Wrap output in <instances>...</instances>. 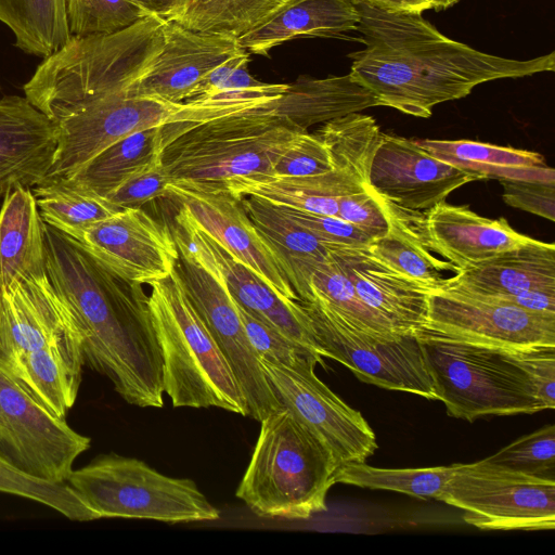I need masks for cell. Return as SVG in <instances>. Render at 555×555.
Returning a JSON list of instances; mask_svg holds the SVG:
<instances>
[{"instance_id":"cell-1","label":"cell","mask_w":555,"mask_h":555,"mask_svg":"<svg viewBox=\"0 0 555 555\" xmlns=\"http://www.w3.org/2000/svg\"><path fill=\"white\" fill-rule=\"evenodd\" d=\"M365 48L353 52L350 74L378 100L427 118L437 104L465 98L480 83L554 72L555 53L530 60L478 51L442 35L421 12L385 11L354 1Z\"/></svg>"},{"instance_id":"cell-2","label":"cell","mask_w":555,"mask_h":555,"mask_svg":"<svg viewBox=\"0 0 555 555\" xmlns=\"http://www.w3.org/2000/svg\"><path fill=\"white\" fill-rule=\"evenodd\" d=\"M48 276L72 309L85 364L140 408L164 404L163 358L145 297L126 296L81 245L44 222Z\"/></svg>"},{"instance_id":"cell-3","label":"cell","mask_w":555,"mask_h":555,"mask_svg":"<svg viewBox=\"0 0 555 555\" xmlns=\"http://www.w3.org/2000/svg\"><path fill=\"white\" fill-rule=\"evenodd\" d=\"M273 101L202 122L163 125L170 186L240 199L246 188L273 177L275 162L301 133L275 114Z\"/></svg>"},{"instance_id":"cell-4","label":"cell","mask_w":555,"mask_h":555,"mask_svg":"<svg viewBox=\"0 0 555 555\" xmlns=\"http://www.w3.org/2000/svg\"><path fill=\"white\" fill-rule=\"evenodd\" d=\"M163 44V20L153 16L111 34L70 36L38 65L24 94L56 122L82 105L129 91L152 67Z\"/></svg>"},{"instance_id":"cell-5","label":"cell","mask_w":555,"mask_h":555,"mask_svg":"<svg viewBox=\"0 0 555 555\" xmlns=\"http://www.w3.org/2000/svg\"><path fill=\"white\" fill-rule=\"evenodd\" d=\"M260 423L236 496L260 517L308 519L325 512L339 468L332 452L285 406Z\"/></svg>"},{"instance_id":"cell-6","label":"cell","mask_w":555,"mask_h":555,"mask_svg":"<svg viewBox=\"0 0 555 555\" xmlns=\"http://www.w3.org/2000/svg\"><path fill=\"white\" fill-rule=\"evenodd\" d=\"M145 304L163 358L164 392L175 408H220L246 416L233 372L191 302L176 268L150 284Z\"/></svg>"},{"instance_id":"cell-7","label":"cell","mask_w":555,"mask_h":555,"mask_svg":"<svg viewBox=\"0 0 555 555\" xmlns=\"http://www.w3.org/2000/svg\"><path fill=\"white\" fill-rule=\"evenodd\" d=\"M437 397L450 416L469 422L487 415L544 410L527 374L505 349L423 326L415 333Z\"/></svg>"},{"instance_id":"cell-8","label":"cell","mask_w":555,"mask_h":555,"mask_svg":"<svg viewBox=\"0 0 555 555\" xmlns=\"http://www.w3.org/2000/svg\"><path fill=\"white\" fill-rule=\"evenodd\" d=\"M66 483L98 519L178 524L216 520L220 516L192 479L169 477L141 460L114 452L73 469Z\"/></svg>"},{"instance_id":"cell-9","label":"cell","mask_w":555,"mask_h":555,"mask_svg":"<svg viewBox=\"0 0 555 555\" xmlns=\"http://www.w3.org/2000/svg\"><path fill=\"white\" fill-rule=\"evenodd\" d=\"M235 112L234 106L217 102L170 103L128 91L90 102L55 122L57 145L47 177L73 175L133 132L172 121L202 122Z\"/></svg>"},{"instance_id":"cell-10","label":"cell","mask_w":555,"mask_h":555,"mask_svg":"<svg viewBox=\"0 0 555 555\" xmlns=\"http://www.w3.org/2000/svg\"><path fill=\"white\" fill-rule=\"evenodd\" d=\"M438 501L463 511L465 522L486 530L555 528V479L483 464H457Z\"/></svg>"},{"instance_id":"cell-11","label":"cell","mask_w":555,"mask_h":555,"mask_svg":"<svg viewBox=\"0 0 555 555\" xmlns=\"http://www.w3.org/2000/svg\"><path fill=\"white\" fill-rule=\"evenodd\" d=\"M323 358L334 359L364 383L437 400L415 334L370 335L314 300H299Z\"/></svg>"},{"instance_id":"cell-12","label":"cell","mask_w":555,"mask_h":555,"mask_svg":"<svg viewBox=\"0 0 555 555\" xmlns=\"http://www.w3.org/2000/svg\"><path fill=\"white\" fill-rule=\"evenodd\" d=\"M90 442L0 372V459L31 478L66 483Z\"/></svg>"},{"instance_id":"cell-13","label":"cell","mask_w":555,"mask_h":555,"mask_svg":"<svg viewBox=\"0 0 555 555\" xmlns=\"http://www.w3.org/2000/svg\"><path fill=\"white\" fill-rule=\"evenodd\" d=\"M176 270L233 372L245 400L246 416L260 422L283 405L249 344L235 300L220 278L210 275L180 254Z\"/></svg>"},{"instance_id":"cell-14","label":"cell","mask_w":555,"mask_h":555,"mask_svg":"<svg viewBox=\"0 0 555 555\" xmlns=\"http://www.w3.org/2000/svg\"><path fill=\"white\" fill-rule=\"evenodd\" d=\"M259 361L280 403L328 448L339 466L365 462L375 452L377 442L372 427L318 378L315 367Z\"/></svg>"},{"instance_id":"cell-15","label":"cell","mask_w":555,"mask_h":555,"mask_svg":"<svg viewBox=\"0 0 555 555\" xmlns=\"http://www.w3.org/2000/svg\"><path fill=\"white\" fill-rule=\"evenodd\" d=\"M425 326L503 349L555 346V314L450 287L429 292Z\"/></svg>"},{"instance_id":"cell-16","label":"cell","mask_w":555,"mask_h":555,"mask_svg":"<svg viewBox=\"0 0 555 555\" xmlns=\"http://www.w3.org/2000/svg\"><path fill=\"white\" fill-rule=\"evenodd\" d=\"M176 223L172 234L180 255L205 269L210 275L220 278L233 299L244 309L322 357L308 315L299 300L286 302L280 298L261 279L180 209Z\"/></svg>"},{"instance_id":"cell-17","label":"cell","mask_w":555,"mask_h":555,"mask_svg":"<svg viewBox=\"0 0 555 555\" xmlns=\"http://www.w3.org/2000/svg\"><path fill=\"white\" fill-rule=\"evenodd\" d=\"M78 243L112 276L131 285L166 279L179 259L172 231L142 208L119 210Z\"/></svg>"},{"instance_id":"cell-18","label":"cell","mask_w":555,"mask_h":555,"mask_svg":"<svg viewBox=\"0 0 555 555\" xmlns=\"http://www.w3.org/2000/svg\"><path fill=\"white\" fill-rule=\"evenodd\" d=\"M0 371L52 348L80 345L72 309L48 275L1 286Z\"/></svg>"},{"instance_id":"cell-19","label":"cell","mask_w":555,"mask_h":555,"mask_svg":"<svg viewBox=\"0 0 555 555\" xmlns=\"http://www.w3.org/2000/svg\"><path fill=\"white\" fill-rule=\"evenodd\" d=\"M483 179L441 160L414 139L382 134L367 186L391 203L411 210H428L462 185Z\"/></svg>"},{"instance_id":"cell-20","label":"cell","mask_w":555,"mask_h":555,"mask_svg":"<svg viewBox=\"0 0 555 555\" xmlns=\"http://www.w3.org/2000/svg\"><path fill=\"white\" fill-rule=\"evenodd\" d=\"M180 201V210L214 236L235 259L251 270L286 302L299 298L273 251L256 230L241 198L225 192L169 188Z\"/></svg>"},{"instance_id":"cell-21","label":"cell","mask_w":555,"mask_h":555,"mask_svg":"<svg viewBox=\"0 0 555 555\" xmlns=\"http://www.w3.org/2000/svg\"><path fill=\"white\" fill-rule=\"evenodd\" d=\"M163 38L159 55L130 95L184 103L210 70L246 51L235 38L194 31L170 20L163 21Z\"/></svg>"},{"instance_id":"cell-22","label":"cell","mask_w":555,"mask_h":555,"mask_svg":"<svg viewBox=\"0 0 555 555\" xmlns=\"http://www.w3.org/2000/svg\"><path fill=\"white\" fill-rule=\"evenodd\" d=\"M57 126L26 96L0 98V201L16 186L31 189L52 166Z\"/></svg>"},{"instance_id":"cell-23","label":"cell","mask_w":555,"mask_h":555,"mask_svg":"<svg viewBox=\"0 0 555 555\" xmlns=\"http://www.w3.org/2000/svg\"><path fill=\"white\" fill-rule=\"evenodd\" d=\"M364 304L401 335L426 324L429 289L393 271L367 247L327 246Z\"/></svg>"},{"instance_id":"cell-24","label":"cell","mask_w":555,"mask_h":555,"mask_svg":"<svg viewBox=\"0 0 555 555\" xmlns=\"http://www.w3.org/2000/svg\"><path fill=\"white\" fill-rule=\"evenodd\" d=\"M425 214L431 251L446 258L457 272L532 238L516 232L506 219L482 217L468 206H455L443 201Z\"/></svg>"},{"instance_id":"cell-25","label":"cell","mask_w":555,"mask_h":555,"mask_svg":"<svg viewBox=\"0 0 555 555\" xmlns=\"http://www.w3.org/2000/svg\"><path fill=\"white\" fill-rule=\"evenodd\" d=\"M555 286V246L531 238L475 267L448 278L447 286L489 298H503L533 287Z\"/></svg>"},{"instance_id":"cell-26","label":"cell","mask_w":555,"mask_h":555,"mask_svg":"<svg viewBox=\"0 0 555 555\" xmlns=\"http://www.w3.org/2000/svg\"><path fill=\"white\" fill-rule=\"evenodd\" d=\"M378 198L387 216L389 231L373 240L367 246L369 250L387 267L421 286L429 291L444 288L448 280L443 276L444 272L456 273L457 270L448 260L431 254L426 210H411L380 195Z\"/></svg>"},{"instance_id":"cell-27","label":"cell","mask_w":555,"mask_h":555,"mask_svg":"<svg viewBox=\"0 0 555 555\" xmlns=\"http://www.w3.org/2000/svg\"><path fill=\"white\" fill-rule=\"evenodd\" d=\"M360 20L353 0H285L259 25L237 39L248 53L267 55L299 37H331L357 30Z\"/></svg>"},{"instance_id":"cell-28","label":"cell","mask_w":555,"mask_h":555,"mask_svg":"<svg viewBox=\"0 0 555 555\" xmlns=\"http://www.w3.org/2000/svg\"><path fill=\"white\" fill-rule=\"evenodd\" d=\"M241 204L279 260L299 300L307 299L311 275L327 258V246L274 204L251 195L242 197Z\"/></svg>"},{"instance_id":"cell-29","label":"cell","mask_w":555,"mask_h":555,"mask_svg":"<svg viewBox=\"0 0 555 555\" xmlns=\"http://www.w3.org/2000/svg\"><path fill=\"white\" fill-rule=\"evenodd\" d=\"M272 106L295 129L307 132L311 126L379 106V102L349 73L321 79L298 78L288 83Z\"/></svg>"},{"instance_id":"cell-30","label":"cell","mask_w":555,"mask_h":555,"mask_svg":"<svg viewBox=\"0 0 555 555\" xmlns=\"http://www.w3.org/2000/svg\"><path fill=\"white\" fill-rule=\"evenodd\" d=\"M46 275L44 221L31 189L16 186L0 209V283Z\"/></svg>"},{"instance_id":"cell-31","label":"cell","mask_w":555,"mask_h":555,"mask_svg":"<svg viewBox=\"0 0 555 555\" xmlns=\"http://www.w3.org/2000/svg\"><path fill=\"white\" fill-rule=\"evenodd\" d=\"M425 151L483 179L555 180L541 154L472 140L414 139Z\"/></svg>"},{"instance_id":"cell-32","label":"cell","mask_w":555,"mask_h":555,"mask_svg":"<svg viewBox=\"0 0 555 555\" xmlns=\"http://www.w3.org/2000/svg\"><path fill=\"white\" fill-rule=\"evenodd\" d=\"M162 126L133 132L68 176L80 186L106 197L126 180L162 159Z\"/></svg>"},{"instance_id":"cell-33","label":"cell","mask_w":555,"mask_h":555,"mask_svg":"<svg viewBox=\"0 0 555 555\" xmlns=\"http://www.w3.org/2000/svg\"><path fill=\"white\" fill-rule=\"evenodd\" d=\"M31 192L42 220L77 242L92 225L121 210L68 177H47Z\"/></svg>"},{"instance_id":"cell-34","label":"cell","mask_w":555,"mask_h":555,"mask_svg":"<svg viewBox=\"0 0 555 555\" xmlns=\"http://www.w3.org/2000/svg\"><path fill=\"white\" fill-rule=\"evenodd\" d=\"M365 188L347 175L332 170L304 178L271 177L246 188L241 198L251 195L278 206L338 217V198Z\"/></svg>"},{"instance_id":"cell-35","label":"cell","mask_w":555,"mask_h":555,"mask_svg":"<svg viewBox=\"0 0 555 555\" xmlns=\"http://www.w3.org/2000/svg\"><path fill=\"white\" fill-rule=\"evenodd\" d=\"M0 22L26 54L47 57L70 38L65 0H0Z\"/></svg>"},{"instance_id":"cell-36","label":"cell","mask_w":555,"mask_h":555,"mask_svg":"<svg viewBox=\"0 0 555 555\" xmlns=\"http://www.w3.org/2000/svg\"><path fill=\"white\" fill-rule=\"evenodd\" d=\"M313 133L326 146L333 170L367 186L371 164L383 134L372 116L350 113L324 122Z\"/></svg>"},{"instance_id":"cell-37","label":"cell","mask_w":555,"mask_h":555,"mask_svg":"<svg viewBox=\"0 0 555 555\" xmlns=\"http://www.w3.org/2000/svg\"><path fill=\"white\" fill-rule=\"evenodd\" d=\"M284 1L185 0L169 20L194 31L238 39L259 25Z\"/></svg>"},{"instance_id":"cell-38","label":"cell","mask_w":555,"mask_h":555,"mask_svg":"<svg viewBox=\"0 0 555 555\" xmlns=\"http://www.w3.org/2000/svg\"><path fill=\"white\" fill-rule=\"evenodd\" d=\"M309 288V297L305 300L320 302L357 328L382 338L402 336L364 304L345 270L330 251L325 261L312 273Z\"/></svg>"},{"instance_id":"cell-39","label":"cell","mask_w":555,"mask_h":555,"mask_svg":"<svg viewBox=\"0 0 555 555\" xmlns=\"http://www.w3.org/2000/svg\"><path fill=\"white\" fill-rule=\"evenodd\" d=\"M457 464L421 468H378L365 462L339 466L334 483L390 490L421 499L439 500Z\"/></svg>"},{"instance_id":"cell-40","label":"cell","mask_w":555,"mask_h":555,"mask_svg":"<svg viewBox=\"0 0 555 555\" xmlns=\"http://www.w3.org/2000/svg\"><path fill=\"white\" fill-rule=\"evenodd\" d=\"M0 491L47 505L70 520L98 519L67 483H54L31 478L0 459Z\"/></svg>"},{"instance_id":"cell-41","label":"cell","mask_w":555,"mask_h":555,"mask_svg":"<svg viewBox=\"0 0 555 555\" xmlns=\"http://www.w3.org/2000/svg\"><path fill=\"white\" fill-rule=\"evenodd\" d=\"M481 462L511 472L555 479V426L545 425L525 435Z\"/></svg>"},{"instance_id":"cell-42","label":"cell","mask_w":555,"mask_h":555,"mask_svg":"<svg viewBox=\"0 0 555 555\" xmlns=\"http://www.w3.org/2000/svg\"><path fill=\"white\" fill-rule=\"evenodd\" d=\"M69 35L87 37L124 29L147 15L132 0H65Z\"/></svg>"},{"instance_id":"cell-43","label":"cell","mask_w":555,"mask_h":555,"mask_svg":"<svg viewBox=\"0 0 555 555\" xmlns=\"http://www.w3.org/2000/svg\"><path fill=\"white\" fill-rule=\"evenodd\" d=\"M236 302V301H235ZM249 344L259 359L288 367H315L323 363L314 350L258 319L236 302Z\"/></svg>"},{"instance_id":"cell-44","label":"cell","mask_w":555,"mask_h":555,"mask_svg":"<svg viewBox=\"0 0 555 555\" xmlns=\"http://www.w3.org/2000/svg\"><path fill=\"white\" fill-rule=\"evenodd\" d=\"M333 170L324 143L309 132L299 133L273 166L275 178H304Z\"/></svg>"},{"instance_id":"cell-45","label":"cell","mask_w":555,"mask_h":555,"mask_svg":"<svg viewBox=\"0 0 555 555\" xmlns=\"http://www.w3.org/2000/svg\"><path fill=\"white\" fill-rule=\"evenodd\" d=\"M249 53L236 54L210 70L198 83L188 101L211 96L218 93H236L261 90L270 83L262 82L248 70Z\"/></svg>"},{"instance_id":"cell-46","label":"cell","mask_w":555,"mask_h":555,"mask_svg":"<svg viewBox=\"0 0 555 555\" xmlns=\"http://www.w3.org/2000/svg\"><path fill=\"white\" fill-rule=\"evenodd\" d=\"M527 374L544 410L555 408V346L505 349Z\"/></svg>"},{"instance_id":"cell-47","label":"cell","mask_w":555,"mask_h":555,"mask_svg":"<svg viewBox=\"0 0 555 555\" xmlns=\"http://www.w3.org/2000/svg\"><path fill=\"white\" fill-rule=\"evenodd\" d=\"M279 207L326 246L367 247L373 241L362 230L337 216Z\"/></svg>"},{"instance_id":"cell-48","label":"cell","mask_w":555,"mask_h":555,"mask_svg":"<svg viewBox=\"0 0 555 555\" xmlns=\"http://www.w3.org/2000/svg\"><path fill=\"white\" fill-rule=\"evenodd\" d=\"M170 185L171 178L160 159L126 180L106 198L120 209L141 208L155 198L169 195Z\"/></svg>"},{"instance_id":"cell-49","label":"cell","mask_w":555,"mask_h":555,"mask_svg":"<svg viewBox=\"0 0 555 555\" xmlns=\"http://www.w3.org/2000/svg\"><path fill=\"white\" fill-rule=\"evenodd\" d=\"M504 202L514 208L555 220V180L500 179Z\"/></svg>"},{"instance_id":"cell-50","label":"cell","mask_w":555,"mask_h":555,"mask_svg":"<svg viewBox=\"0 0 555 555\" xmlns=\"http://www.w3.org/2000/svg\"><path fill=\"white\" fill-rule=\"evenodd\" d=\"M338 217L362 230L372 240L389 231V222L378 195L370 186L339 197Z\"/></svg>"},{"instance_id":"cell-51","label":"cell","mask_w":555,"mask_h":555,"mask_svg":"<svg viewBox=\"0 0 555 555\" xmlns=\"http://www.w3.org/2000/svg\"><path fill=\"white\" fill-rule=\"evenodd\" d=\"M532 312L555 314V286L533 287L516 295L494 298Z\"/></svg>"},{"instance_id":"cell-52","label":"cell","mask_w":555,"mask_h":555,"mask_svg":"<svg viewBox=\"0 0 555 555\" xmlns=\"http://www.w3.org/2000/svg\"><path fill=\"white\" fill-rule=\"evenodd\" d=\"M147 16L163 21L171 18L185 0H132Z\"/></svg>"},{"instance_id":"cell-53","label":"cell","mask_w":555,"mask_h":555,"mask_svg":"<svg viewBox=\"0 0 555 555\" xmlns=\"http://www.w3.org/2000/svg\"><path fill=\"white\" fill-rule=\"evenodd\" d=\"M385 11L425 12L433 9L427 0H353Z\"/></svg>"},{"instance_id":"cell-54","label":"cell","mask_w":555,"mask_h":555,"mask_svg":"<svg viewBox=\"0 0 555 555\" xmlns=\"http://www.w3.org/2000/svg\"><path fill=\"white\" fill-rule=\"evenodd\" d=\"M434 10L441 11L456 4L460 0H427Z\"/></svg>"},{"instance_id":"cell-55","label":"cell","mask_w":555,"mask_h":555,"mask_svg":"<svg viewBox=\"0 0 555 555\" xmlns=\"http://www.w3.org/2000/svg\"><path fill=\"white\" fill-rule=\"evenodd\" d=\"M1 289H2V287H1V283H0V309H1Z\"/></svg>"}]
</instances>
